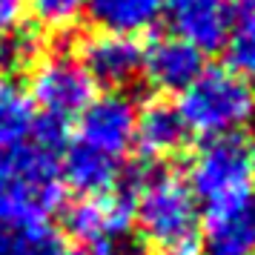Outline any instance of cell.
I'll list each match as a JSON object with an SVG mask.
<instances>
[{
	"mask_svg": "<svg viewBox=\"0 0 255 255\" xmlns=\"http://www.w3.org/2000/svg\"><path fill=\"white\" fill-rule=\"evenodd\" d=\"M132 215L140 235L163 253H189L198 238V201L184 178L175 172H155L140 178L132 201Z\"/></svg>",
	"mask_w": 255,
	"mask_h": 255,
	"instance_id": "6da1fadb",
	"label": "cell"
},
{
	"mask_svg": "<svg viewBox=\"0 0 255 255\" xmlns=\"http://www.w3.org/2000/svg\"><path fill=\"white\" fill-rule=\"evenodd\" d=\"M175 109L189 132L227 138L255 118V89L227 69H204L181 92Z\"/></svg>",
	"mask_w": 255,
	"mask_h": 255,
	"instance_id": "7a4b0ae2",
	"label": "cell"
},
{
	"mask_svg": "<svg viewBox=\"0 0 255 255\" xmlns=\"http://www.w3.org/2000/svg\"><path fill=\"white\" fill-rule=\"evenodd\" d=\"M189 192L207 209L253 198V172L247 146L235 135L209 138L189 163Z\"/></svg>",
	"mask_w": 255,
	"mask_h": 255,
	"instance_id": "3957f363",
	"label": "cell"
},
{
	"mask_svg": "<svg viewBox=\"0 0 255 255\" xmlns=\"http://www.w3.org/2000/svg\"><path fill=\"white\" fill-rule=\"evenodd\" d=\"M78 118L81 121H78V132L72 143L98 158L124 163L129 146L135 143V121H138V109L132 104V98L121 92L92 98V104Z\"/></svg>",
	"mask_w": 255,
	"mask_h": 255,
	"instance_id": "277c9868",
	"label": "cell"
},
{
	"mask_svg": "<svg viewBox=\"0 0 255 255\" xmlns=\"http://www.w3.org/2000/svg\"><path fill=\"white\" fill-rule=\"evenodd\" d=\"M29 95L37 109H43V118L66 124L69 118H78L92 104L95 83L89 81L78 58L49 55V58H40V63L35 66Z\"/></svg>",
	"mask_w": 255,
	"mask_h": 255,
	"instance_id": "5b68a950",
	"label": "cell"
},
{
	"mask_svg": "<svg viewBox=\"0 0 255 255\" xmlns=\"http://www.w3.org/2000/svg\"><path fill=\"white\" fill-rule=\"evenodd\" d=\"M138 181L127 189H112L104 195H83L66 209V232L75 241L89 247H106L118 235H124L132 224V201H135Z\"/></svg>",
	"mask_w": 255,
	"mask_h": 255,
	"instance_id": "8992f818",
	"label": "cell"
},
{
	"mask_svg": "<svg viewBox=\"0 0 255 255\" xmlns=\"http://www.w3.org/2000/svg\"><path fill=\"white\" fill-rule=\"evenodd\" d=\"M163 12L172 37L189 43L201 55L224 49L235 17L232 0H166Z\"/></svg>",
	"mask_w": 255,
	"mask_h": 255,
	"instance_id": "52a82bcc",
	"label": "cell"
},
{
	"mask_svg": "<svg viewBox=\"0 0 255 255\" xmlns=\"http://www.w3.org/2000/svg\"><path fill=\"white\" fill-rule=\"evenodd\" d=\"M78 63L89 75V81L106 89H121L129 86L140 75L143 63V49L135 37L112 35V32H98L89 35L81 43Z\"/></svg>",
	"mask_w": 255,
	"mask_h": 255,
	"instance_id": "ba28073f",
	"label": "cell"
},
{
	"mask_svg": "<svg viewBox=\"0 0 255 255\" xmlns=\"http://www.w3.org/2000/svg\"><path fill=\"white\" fill-rule=\"evenodd\" d=\"M201 247H204V255H253L255 253L253 198L207 209Z\"/></svg>",
	"mask_w": 255,
	"mask_h": 255,
	"instance_id": "9c48e42d",
	"label": "cell"
},
{
	"mask_svg": "<svg viewBox=\"0 0 255 255\" xmlns=\"http://www.w3.org/2000/svg\"><path fill=\"white\" fill-rule=\"evenodd\" d=\"M140 72L161 92H184L204 72V55L178 37H158L143 52Z\"/></svg>",
	"mask_w": 255,
	"mask_h": 255,
	"instance_id": "30bf717a",
	"label": "cell"
},
{
	"mask_svg": "<svg viewBox=\"0 0 255 255\" xmlns=\"http://www.w3.org/2000/svg\"><path fill=\"white\" fill-rule=\"evenodd\" d=\"M189 129L178 109L166 101H152L135 121V143L143 158H169L186 146Z\"/></svg>",
	"mask_w": 255,
	"mask_h": 255,
	"instance_id": "8fae6325",
	"label": "cell"
},
{
	"mask_svg": "<svg viewBox=\"0 0 255 255\" xmlns=\"http://www.w3.org/2000/svg\"><path fill=\"white\" fill-rule=\"evenodd\" d=\"M166 0H86L83 12L101 32L112 35H143L161 20Z\"/></svg>",
	"mask_w": 255,
	"mask_h": 255,
	"instance_id": "7c38bea8",
	"label": "cell"
},
{
	"mask_svg": "<svg viewBox=\"0 0 255 255\" xmlns=\"http://www.w3.org/2000/svg\"><path fill=\"white\" fill-rule=\"evenodd\" d=\"M37 106L29 89L12 78H0V152L23 146L37 124Z\"/></svg>",
	"mask_w": 255,
	"mask_h": 255,
	"instance_id": "4fadbf2b",
	"label": "cell"
},
{
	"mask_svg": "<svg viewBox=\"0 0 255 255\" xmlns=\"http://www.w3.org/2000/svg\"><path fill=\"white\" fill-rule=\"evenodd\" d=\"M0 255H69L46 221L0 218Z\"/></svg>",
	"mask_w": 255,
	"mask_h": 255,
	"instance_id": "5bb4252c",
	"label": "cell"
},
{
	"mask_svg": "<svg viewBox=\"0 0 255 255\" xmlns=\"http://www.w3.org/2000/svg\"><path fill=\"white\" fill-rule=\"evenodd\" d=\"M227 66L235 78L255 83V12H238L232 17L230 35L224 40Z\"/></svg>",
	"mask_w": 255,
	"mask_h": 255,
	"instance_id": "9a60e30c",
	"label": "cell"
},
{
	"mask_svg": "<svg viewBox=\"0 0 255 255\" xmlns=\"http://www.w3.org/2000/svg\"><path fill=\"white\" fill-rule=\"evenodd\" d=\"M40 58V37L29 29H12L0 35V69L20 72Z\"/></svg>",
	"mask_w": 255,
	"mask_h": 255,
	"instance_id": "2e32d148",
	"label": "cell"
},
{
	"mask_svg": "<svg viewBox=\"0 0 255 255\" xmlns=\"http://www.w3.org/2000/svg\"><path fill=\"white\" fill-rule=\"evenodd\" d=\"M83 3L86 0H29L32 12L46 29H55V32H63L69 29L83 12Z\"/></svg>",
	"mask_w": 255,
	"mask_h": 255,
	"instance_id": "e0dca14e",
	"label": "cell"
},
{
	"mask_svg": "<svg viewBox=\"0 0 255 255\" xmlns=\"http://www.w3.org/2000/svg\"><path fill=\"white\" fill-rule=\"evenodd\" d=\"M29 0H0V32H12L20 26Z\"/></svg>",
	"mask_w": 255,
	"mask_h": 255,
	"instance_id": "ac0fdd59",
	"label": "cell"
},
{
	"mask_svg": "<svg viewBox=\"0 0 255 255\" xmlns=\"http://www.w3.org/2000/svg\"><path fill=\"white\" fill-rule=\"evenodd\" d=\"M86 255H140L138 250H132V247H115V244H106V247H95L92 253Z\"/></svg>",
	"mask_w": 255,
	"mask_h": 255,
	"instance_id": "d6986e66",
	"label": "cell"
},
{
	"mask_svg": "<svg viewBox=\"0 0 255 255\" xmlns=\"http://www.w3.org/2000/svg\"><path fill=\"white\" fill-rule=\"evenodd\" d=\"M232 9L238 12H255V0H232Z\"/></svg>",
	"mask_w": 255,
	"mask_h": 255,
	"instance_id": "ffe728a7",
	"label": "cell"
},
{
	"mask_svg": "<svg viewBox=\"0 0 255 255\" xmlns=\"http://www.w3.org/2000/svg\"><path fill=\"white\" fill-rule=\"evenodd\" d=\"M247 163H250V172L255 178V138L250 140V146H247Z\"/></svg>",
	"mask_w": 255,
	"mask_h": 255,
	"instance_id": "44dd1931",
	"label": "cell"
},
{
	"mask_svg": "<svg viewBox=\"0 0 255 255\" xmlns=\"http://www.w3.org/2000/svg\"><path fill=\"white\" fill-rule=\"evenodd\" d=\"M172 255H189V253H172Z\"/></svg>",
	"mask_w": 255,
	"mask_h": 255,
	"instance_id": "7402d4cb",
	"label": "cell"
}]
</instances>
